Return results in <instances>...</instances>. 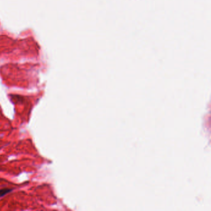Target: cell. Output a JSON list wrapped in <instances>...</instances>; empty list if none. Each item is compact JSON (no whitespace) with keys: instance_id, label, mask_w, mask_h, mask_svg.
<instances>
[{"instance_id":"1","label":"cell","mask_w":211,"mask_h":211,"mask_svg":"<svg viewBox=\"0 0 211 211\" xmlns=\"http://www.w3.org/2000/svg\"><path fill=\"white\" fill-rule=\"evenodd\" d=\"M10 191L11 190L9 189H4V190H0V196H3L10 192Z\"/></svg>"}]
</instances>
